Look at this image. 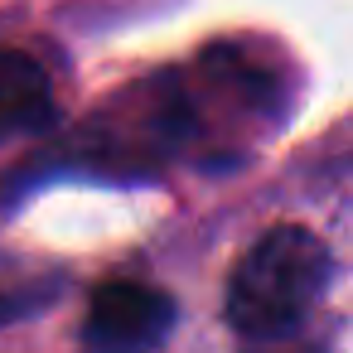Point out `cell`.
<instances>
[{
  "instance_id": "cell-3",
  "label": "cell",
  "mask_w": 353,
  "mask_h": 353,
  "mask_svg": "<svg viewBox=\"0 0 353 353\" xmlns=\"http://www.w3.org/2000/svg\"><path fill=\"white\" fill-rule=\"evenodd\" d=\"M59 121L49 68L25 49H0V145L10 136H34Z\"/></svg>"
},
{
  "instance_id": "cell-4",
  "label": "cell",
  "mask_w": 353,
  "mask_h": 353,
  "mask_svg": "<svg viewBox=\"0 0 353 353\" xmlns=\"http://www.w3.org/2000/svg\"><path fill=\"white\" fill-rule=\"evenodd\" d=\"M59 290H63V276L59 271H44V266H25V261H6V256H0V324L25 319V314L54 305Z\"/></svg>"
},
{
  "instance_id": "cell-1",
  "label": "cell",
  "mask_w": 353,
  "mask_h": 353,
  "mask_svg": "<svg viewBox=\"0 0 353 353\" xmlns=\"http://www.w3.org/2000/svg\"><path fill=\"white\" fill-rule=\"evenodd\" d=\"M329 247L305 223L266 228L232 266L223 314L228 329L256 348H285L300 339L305 319L324 300L329 285Z\"/></svg>"
},
{
  "instance_id": "cell-2",
  "label": "cell",
  "mask_w": 353,
  "mask_h": 353,
  "mask_svg": "<svg viewBox=\"0 0 353 353\" xmlns=\"http://www.w3.org/2000/svg\"><path fill=\"white\" fill-rule=\"evenodd\" d=\"M174 295L131 276H112L92 290L83 314V353H150L174 329Z\"/></svg>"
}]
</instances>
